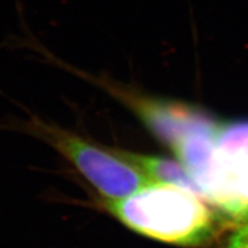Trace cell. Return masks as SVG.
Returning a JSON list of instances; mask_svg holds the SVG:
<instances>
[{
	"label": "cell",
	"mask_w": 248,
	"mask_h": 248,
	"mask_svg": "<svg viewBox=\"0 0 248 248\" xmlns=\"http://www.w3.org/2000/svg\"><path fill=\"white\" fill-rule=\"evenodd\" d=\"M216 150L225 167L238 177L248 173V122L217 123Z\"/></svg>",
	"instance_id": "5b68a950"
},
{
	"label": "cell",
	"mask_w": 248,
	"mask_h": 248,
	"mask_svg": "<svg viewBox=\"0 0 248 248\" xmlns=\"http://www.w3.org/2000/svg\"><path fill=\"white\" fill-rule=\"evenodd\" d=\"M240 194L245 202V222H248V173L241 177L240 181ZM244 222V223H245Z\"/></svg>",
	"instance_id": "52a82bcc"
},
{
	"label": "cell",
	"mask_w": 248,
	"mask_h": 248,
	"mask_svg": "<svg viewBox=\"0 0 248 248\" xmlns=\"http://www.w3.org/2000/svg\"><path fill=\"white\" fill-rule=\"evenodd\" d=\"M114 151L124 160L132 163L136 168H138L142 173H145L154 183L178 186V187L192 192L207 202L204 191L194 181L191 173L181 162L171 159H166V157L150 156V155L115 150V148H114Z\"/></svg>",
	"instance_id": "277c9868"
},
{
	"label": "cell",
	"mask_w": 248,
	"mask_h": 248,
	"mask_svg": "<svg viewBox=\"0 0 248 248\" xmlns=\"http://www.w3.org/2000/svg\"><path fill=\"white\" fill-rule=\"evenodd\" d=\"M24 129L69 161L104 200L123 199L154 184L132 163L121 157L114 148L97 146L75 132L39 119L28 121Z\"/></svg>",
	"instance_id": "7a4b0ae2"
},
{
	"label": "cell",
	"mask_w": 248,
	"mask_h": 248,
	"mask_svg": "<svg viewBox=\"0 0 248 248\" xmlns=\"http://www.w3.org/2000/svg\"><path fill=\"white\" fill-rule=\"evenodd\" d=\"M214 132L186 136L173 153L206 193L207 203L217 207L235 221L245 222V202L240 194V177L225 167L216 150Z\"/></svg>",
	"instance_id": "3957f363"
},
{
	"label": "cell",
	"mask_w": 248,
	"mask_h": 248,
	"mask_svg": "<svg viewBox=\"0 0 248 248\" xmlns=\"http://www.w3.org/2000/svg\"><path fill=\"white\" fill-rule=\"evenodd\" d=\"M204 200L170 184L147 185L100 206L130 230L163 243L199 247L216 237L219 221Z\"/></svg>",
	"instance_id": "6da1fadb"
},
{
	"label": "cell",
	"mask_w": 248,
	"mask_h": 248,
	"mask_svg": "<svg viewBox=\"0 0 248 248\" xmlns=\"http://www.w3.org/2000/svg\"><path fill=\"white\" fill-rule=\"evenodd\" d=\"M225 248H248V222L241 223L229 238Z\"/></svg>",
	"instance_id": "8992f818"
}]
</instances>
